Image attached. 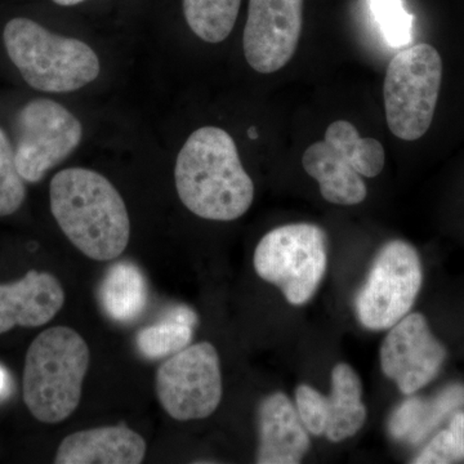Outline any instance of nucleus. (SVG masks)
Returning <instances> with one entry per match:
<instances>
[{
  "instance_id": "6ab92c4d",
  "label": "nucleus",
  "mask_w": 464,
  "mask_h": 464,
  "mask_svg": "<svg viewBox=\"0 0 464 464\" xmlns=\"http://www.w3.org/2000/svg\"><path fill=\"white\" fill-rule=\"evenodd\" d=\"M240 5L241 0H183V14L198 38L217 44L230 35Z\"/></svg>"
},
{
  "instance_id": "9d476101",
  "label": "nucleus",
  "mask_w": 464,
  "mask_h": 464,
  "mask_svg": "<svg viewBox=\"0 0 464 464\" xmlns=\"http://www.w3.org/2000/svg\"><path fill=\"white\" fill-rule=\"evenodd\" d=\"M14 148L18 172L26 182L36 183L66 160L83 137V127L74 114L53 100L30 101L17 119Z\"/></svg>"
},
{
  "instance_id": "393cba45",
  "label": "nucleus",
  "mask_w": 464,
  "mask_h": 464,
  "mask_svg": "<svg viewBox=\"0 0 464 464\" xmlns=\"http://www.w3.org/2000/svg\"><path fill=\"white\" fill-rule=\"evenodd\" d=\"M58 5H63V7H69V5H79V3L84 2V0H53Z\"/></svg>"
},
{
  "instance_id": "39448f33",
  "label": "nucleus",
  "mask_w": 464,
  "mask_h": 464,
  "mask_svg": "<svg viewBox=\"0 0 464 464\" xmlns=\"http://www.w3.org/2000/svg\"><path fill=\"white\" fill-rule=\"evenodd\" d=\"M384 149L378 140L360 137L350 121L329 125L324 141L313 143L302 158L304 170L315 179L322 197L337 206H356L368 195L364 179L383 170Z\"/></svg>"
},
{
  "instance_id": "7ed1b4c3",
  "label": "nucleus",
  "mask_w": 464,
  "mask_h": 464,
  "mask_svg": "<svg viewBox=\"0 0 464 464\" xmlns=\"http://www.w3.org/2000/svg\"><path fill=\"white\" fill-rule=\"evenodd\" d=\"M91 362L87 342L74 329L53 326L27 350L24 401L43 423H58L74 413Z\"/></svg>"
},
{
  "instance_id": "dca6fc26",
  "label": "nucleus",
  "mask_w": 464,
  "mask_h": 464,
  "mask_svg": "<svg viewBox=\"0 0 464 464\" xmlns=\"http://www.w3.org/2000/svg\"><path fill=\"white\" fill-rule=\"evenodd\" d=\"M146 442L124 423L84 430L67 436L57 450V464H139Z\"/></svg>"
},
{
  "instance_id": "0eeeda50",
  "label": "nucleus",
  "mask_w": 464,
  "mask_h": 464,
  "mask_svg": "<svg viewBox=\"0 0 464 464\" xmlns=\"http://www.w3.org/2000/svg\"><path fill=\"white\" fill-rule=\"evenodd\" d=\"M442 82V60L430 44H415L399 52L387 67L384 109L391 132L415 141L431 127Z\"/></svg>"
},
{
  "instance_id": "aec40b11",
  "label": "nucleus",
  "mask_w": 464,
  "mask_h": 464,
  "mask_svg": "<svg viewBox=\"0 0 464 464\" xmlns=\"http://www.w3.org/2000/svg\"><path fill=\"white\" fill-rule=\"evenodd\" d=\"M194 326L168 317L166 322L142 329L137 335V347L148 359L172 356L190 346Z\"/></svg>"
},
{
  "instance_id": "6e6552de",
  "label": "nucleus",
  "mask_w": 464,
  "mask_h": 464,
  "mask_svg": "<svg viewBox=\"0 0 464 464\" xmlns=\"http://www.w3.org/2000/svg\"><path fill=\"white\" fill-rule=\"evenodd\" d=\"M423 283L417 249L404 240L384 244L355 298L357 320L371 331L392 328L411 313Z\"/></svg>"
},
{
  "instance_id": "f257e3e1",
  "label": "nucleus",
  "mask_w": 464,
  "mask_h": 464,
  "mask_svg": "<svg viewBox=\"0 0 464 464\" xmlns=\"http://www.w3.org/2000/svg\"><path fill=\"white\" fill-rule=\"evenodd\" d=\"M174 181L183 206L210 221L240 218L255 200V183L237 143L218 127L199 128L188 137L177 157Z\"/></svg>"
},
{
  "instance_id": "4468645a",
  "label": "nucleus",
  "mask_w": 464,
  "mask_h": 464,
  "mask_svg": "<svg viewBox=\"0 0 464 464\" xmlns=\"http://www.w3.org/2000/svg\"><path fill=\"white\" fill-rule=\"evenodd\" d=\"M259 464H297L310 449L306 427L288 396L275 392L258 408Z\"/></svg>"
},
{
  "instance_id": "b1692460",
  "label": "nucleus",
  "mask_w": 464,
  "mask_h": 464,
  "mask_svg": "<svg viewBox=\"0 0 464 464\" xmlns=\"http://www.w3.org/2000/svg\"><path fill=\"white\" fill-rule=\"evenodd\" d=\"M9 391V377L7 372L0 366V398L7 395Z\"/></svg>"
},
{
  "instance_id": "1a4fd4ad",
  "label": "nucleus",
  "mask_w": 464,
  "mask_h": 464,
  "mask_svg": "<svg viewBox=\"0 0 464 464\" xmlns=\"http://www.w3.org/2000/svg\"><path fill=\"white\" fill-rule=\"evenodd\" d=\"M155 384L159 401L173 420H204L222 400L218 353L208 342L183 348L158 369Z\"/></svg>"
},
{
  "instance_id": "2eb2a0df",
  "label": "nucleus",
  "mask_w": 464,
  "mask_h": 464,
  "mask_svg": "<svg viewBox=\"0 0 464 464\" xmlns=\"http://www.w3.org/2000/svg\"><path fill=\"white\" fill-rule=\"evenodd\" d=\"M63 302V286L50 273L32 270L16 283L0 285V334L14 326L36 328L50 323Z\"/></svg>"
},
{
  "instance_id": "a211bd4d",
  "label": "nucleus",
  "mask_w": 464,
  "mask_h": 464,
  "mask_svg": "<svg viewBox=\"0 0 464 464\" xmlns=\"http://www.w3.org/2000/svg\"><path fill=\"white\" fill-rule=\"evenodd\" d=\"M100 298L111 319L121 323L136 320L148 302V286L141 270L130 262L112 266L101 284Z\"/></svg>"
},
{
  "instance_id": "ddd939ff",
  "label": "nucleus",
  "mask_w": 464,
  "mask_h": 464,
  "mask_svg": "<svg viewBox=\"0 0 464 464\" xmlns=\"http://www.w3.org/2000/svg\"><path fill=\"white\" fill-rule=\"evenodd\" d=\"M362 396L359 375L350 365L338 364L332 372L331 395L301 384L295 390V408L308 432L341 442L355 436L365 423Z\"/></svg>"
},
{
  "instance_id": "f3484780",
  "label": "nucleus",
  "mask_w": 464,
  "mask_h": 464,
  "mask_svg": "<svg viewBox=\"0 0 464 464\" xmlns=\"http://www.w3.org/2000/svg\"><path fill=\"white\" fill-rule=\"evenodd\" d=\"M464 406V384H450L431 400L409 398L392 411L389 432L392 439L420 444L449 415Z\"/></svg>"
},
{
  "instance_id": "5701e85b",
  "label": "nucleus",
  "mask_w": 464,
  "mask_h": 464,
  "mask_svg": "<svg viewBox=\"0 0 464 464\" xmlns=\"http://www.w3.org/2000/svg\"><path fill=\"white\" fill-rule=\"evenodd\" d=\"M464 460V411H456L447 429L440 431L414 458L415 464H450Z\"/></svg>"
},
{
  "instance_id": "9b49d317",
  "label": "nucleus",
  "mask_w": 464,
  "mask_h": 464,
  "mask_svg": "<svg viewBox=\"0 0 464 464\" xmlns=\"http://www.w3.org/2000/svg\"><path fill=\"white\" fill-rule=\"evenodd\" d=\"M390 329L381 346L382 372L395 381L400 392L411 396L438 377L447 348L422 314H408Z\"/></svg>"
},
{
  "instance_id": "20e7f679",
  "label": "nucleus",
  "mask_w": 464,
  "mask_h": 464,
  "mask_svg": "<svg viewBox=\"0 0 464 464\" xmlns=\"http://www.w3.org/2000/svg\"><path fill=\"white\" fill-rule=\"evenodd\" d=\"M3 42L24 81L45 93H67L96 81L100 58L87 43L58 35L30 18L8 21Z\"/></svg>"
},
{
  "instance_id": "f03ea898",
  "label": "nucleus",
  "mask_w": 464,
  "mask_h": 464,
  "mask_svg": "<svg viewBox=\"0 0 464 464\" xmlns=\"http://www.w3.org/2000/svg\"><path fill=\"white\" fill-rule=\"evenodd\" d=\"M52 215L67 239L94 261H111L127 248L130 219L123 198L102 174L67 168L50 185Z\"/></svg>"
},
{
  "instance_id": "4be33fe9",
  "label": "nucleus",
  "mask_w": 464,
  "mask_h": 464,
  "mask_svg": "<svg viewBox=\"0 0 464 464\" xmlns=\"http://www.w3.org/2000/svg\"><path fill=\"white\" fill-rule=\"evenodd\" d=\"M25 199V179L18 172L14 148L0 128V217L14 215Z\"/></svg>"
},
{
  "instance_id": "f8f14e48",
  "label": "nucleus",
  "mask_w": 464,
  "mask_h": 464,
  "mask_svg": "<svg viewBox=\"0 0 464 464\" xmlns=\"http://www.w3.org/2000/svg\"><path fill=\"white\" fill-rule=\"evenodd\" d=\"M302 18L304 0H249L243 35L249 66L261 74L283 69L297 51Z\"/></svg>"
},
{
  "instance_id": "412c9836",
  "label": "nucleus",
  "mask_w": 464,
  "mask_h": 464,
  "mask_svg": "<svg viewBox=\"0 0 464 464\" xmlns=\"http://www.w3.org/2000/svg\"><path fill=\"white\" fill-rule=\"evenodd\" d=\"M369 7L390 47L401 48L411 44L414 16L405 8L402 0H369Z\"/></svg>"
},
{
  "instance_id": "423d86ee",
  "label": "nucleus",
  "mask_w": 464,
  "mask_h": 464,
  "mask_svg": "<svg viewBox=\"0 0 464 464\" xmlns=\"http://www.w3.org/2000/svg\"><path fill=\"white\" fill-rule=\"evenodd\" d=\"M256 273L282 290L293 306L315 295L328 267V237L313 224L274 228L259 241L253 259Z\"/></svg>"
}]
</instances>
